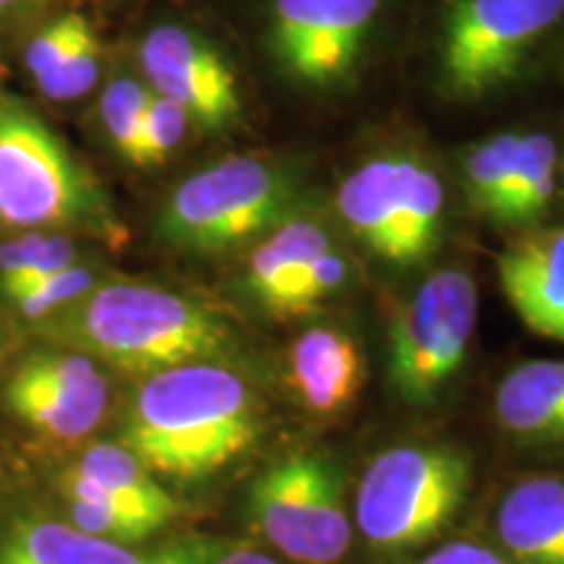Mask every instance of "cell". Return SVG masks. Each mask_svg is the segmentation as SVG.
I'll return each instance as SVG.
<instances>
[{
  "label": "cell",
  "instance_id": "6da1fadb",
  "mask_svg": "<svg viewBox=\"0 0 564 564\" xmlns=\"http://www.w3.org/2000/svg\"><path fill=\"white\" fill-rule=\"evenodd\" d=\"M42 322L47 340L133 377L220 364L236 348V329L220 312L154 282H97Z\"/></svg>",
  "mask_w": 564,
  "mask_h": 564
},
{
  "label": "cell",
  "instance_id": "7a4b0ae2",
  "mask_svg": "<svg viewBox=\"0 0 564 564\" xmlns=\"http://www.w3.org/2000/svg\"><path fill=\"white\" fill-rule=\"evenodd\" d=\"M257 434V400L241 373L186 364L141 379L118 444L152 474L194 481L236 460Z\"/></svg>",
  "mask_w": 564,
  "mask_h": 564
},
{
  "label": "cell",
  "instance_id": "3957f363",
  "mask_svg": "<svg viewBox=\"0 0 564 564\" xmlns=\"http://www.w3.org/2000/svg\"><path fill=\"white\" fill-rule=\"evenodd\" d=\"M0 228H76L105 241L123 232L102 183L11 95H0Z\"/></svg>",
  "mask_w": 564,
  "mask_h": 564
},
{
  "label": "cell",
  "instance_id": "277c9868",
  "mask_svg": "<svg viewBox=\"0 0 564 564\" xmlns=\"http://www.w3.org/2000/svg\"><path fill=\"white\" fill-rule=\"evenodd\" d=\"M299 183L262 154H232L188 175L158 217L160 238L186 253H223L264 238L295 215Z\"/></svg>",
  "mask_w": 564,
  "mask_h": 564
},
{
  "label": "cell",
  "instance_id": "5b68a950",
  "mask_svg": "<svg viewBox=\"0 0 564 564\" xmlns=\"http://www.w3.org/2000/svg\"><path fill=\"white\" fill-rule=\"evenodd\" d=\"M470 463L447 444L379 453L356 491V523L371 546L403 552L432 541L465 502Z\"/></svg>",
  "mask_w": 564,
  "mask_h": 564
},
{
  "label": "cell",
  "instance_id": "8992f818",
  "mask_svg": "<svg viewBox=\"0 0 564 564\" xmlns=\"http://www.w3.org/2000/svg\"><path fill=\"white\" fill-rule=\"evenodd\" d=\"M562 17L564 0H447L436 37L442 89L481 100L507 87Z\"/></svg>",
  "mask_w": 564,
  "mask_h": 564
},
{
  "label": "cell",
  "instance_id": "52a82bcc",
  "mask_svg": "<svg viewBox=\"0 0 564 564\" xmlns=\"http://www.w3.org/2000/svg\"><path fill=\"white\" fill-rule=\"evenodd\" d=\"M478 319V288L460 267L415 288L390 327V384L411 405L434 403L460 371Z\"/></svg>",
  "mask_w": 564,
  "mask_h": 564
},
{
  "label": "cell",
  "instance_id": "ba28073f",
  "mask_svg": "<svg viewBox=\"0 0 564 564\" xmlns=\"http://www.w3.org/2000/svg\"><path fill=\"white\" fill-rule=\"evenodd\" d=\"M249 510L270 544L303 564H335L350 546L343 476L319 453H293L253 478Z\"/></svg>",
  "mask_w": 564,
  "mask_h": 564
},
{
  "label": "cell",
  "instance_id": "9c48e42d",
  "mask_svg": "<svg viewBox=\"0 0 564 564\" xmlns=\"http://www.w3.org/2000/svg\"><path fill=\"white\" fill-rule=\"evenodd\" d=\"M382 0H272L270 51L288 79L329 89L348 79L371 37Z\"/></svg>",
  "mask_w": 564,
  "mask_h": 564
},
{
  "label": "cell",
  "instance_id": "30bf717a",
  "mask_svg": "<svg viewBox=\"0 0 564 564\" xmlns=\"http://www.w3.org/2000/svg\"><path fill=\"white\" fill-rule=\"evenodd\" d=\"M3 398L34 432L82 440L102 423L110 384L100 364L79 350H40L11 371Z\"/></svg>",
  "mask_w": 564,
  "mask_h": 564
},
{
  "label": "cell",
  "instance_id": "8fae6325",
  "mask_svg": "<svg viewBox=\"0 0 564 564\" xmlns=\"http://www.w3.org/2000/svg\"><path fill=\"white\" fill-rule=\"evenodd\" d=\"M139 63L150 89L178 102L202 131L220 133L241 118L236 74L199 32L181 24L154 26L141 40Z\"/></svg>",
  "mask_w": 564,
  "mask_h": 564
},
{
  "label": "cell",
  "instance_id": "7c38bea8",
  "mask_svg": "<svg viewBox=\"0 0 564 564\" xmlns=\"http://www.w3.org/2000/svg\"><path fill=\"white\" fill-rule=\"evenodd\" d=\"M217 541L186 539L162 549L100 539L55 518H19L0 535V564H209Z\"/></svg>",
  "mask_w": 564,
  "mask_h": 564
},
{
  "label": "cell",
  "instance_id": "4fadbf2b",
  "mask_svg": "<svg viewBox=\"0 0 564 564\" xmlns=\"http://www.w3.org/2000/svg\"><path fill=\"white\" fill-rule=\"evenodd\" d=\"M512 312L535 335L564 343V225L520 232L497 259Z\"/></svg>",
  "mask_w": 564,
  "mask_h": 564
},
{
  "label": "cell",
  "instance_id": "5bb4252c",
  "mask_svg": "<svg viewBox=\"0 0 564 564\" xmlns=\"http://www.w3.org/2000/svg\"><path fill=\"white\" fill-rule=\"evenodd\" d=\"M288 382L312 413H340L361 392L364 356L343 329L312 327L288 350Z\"/></svg>",
  "mask_w": 564,
  "mask_h": 564
},
{
  "label": "cell",
  "instance_id": "9a60e30c",
  "mask_svg": "<svg viewBox=\"0 0 564 564\" xmlns=\"http://www.w3.org/2000/svg\"><path fill=\"white\" fill-rule=\"evenodd\" d=\"M497 535L514 564H564V478L512 486L499 502Z\"/></svg>",
  "mask_w": 564,
  "mask_h": 564
},
{
  "label": "cell",
  "instance_id": "2e32d148",
  "mask_svg": "<svg viewBox=\"0 0 564 564\" xmlns=\"http://www.w3.org/2000/svg\"><path fill=\"white\" fill-rule=\"evenodd\" d=\"M494 411L507 434L528 444H564V361L514 366L494 394Z\"/></svg>",
  "mask_w": 564,
  "mask_h": 564
},
{
  "label": "cell",
  "instance_id": "e0dca14e",
  "mask_svg": "<svg viewBox=\"0 0 564 564\" xmlns=\"http://www.w3.org/2000/svg\"><path fill=\"white\" fill-rule=\"evenodd\" d=\"M327 246L333 241L322 223L291 215L253 246L246 264V288L267 312L280 314L282 301L293 291L303 270Z\"/></svg>",
  "mask_w": 564,
  "mask_h": 564
},
{
  "label": "cell",
  "instance_id": "ac0fdd59",
  "mask_svg": "<svg viewBox=\"0 0 564 564\" xmlns=\"http://www.w3.org/2000/svg\"><path fill=\"white\" fill-rule=\"evenodd\" d=\"M400 202V154L358 165L337 192V212L366 249L390 262Z\"/></svg>",
  "mask_w": 564,
  "mask_h": 564
},
{
  "label": "cell",
  "instance_id": "d6986e66",
  "mask_svg": "<svg viewBox=\"0 0 564 564\" xmlns=\"http://www.w3.org/2000/svg\"><path fill=\"white\" fill-rule=\"evenodd\" d=\"M444 186L432 167L400 154V202L394 223L392 264H421L432 257L442 236Z\"/></svg>",
  "mask_w": 564,
  "mask_h": 564
},
{
  "label": "cell",
  "instance_id": "ffe728a7",
  "mask_svg": "<svg viewBox=\"0 0 564 564\" xmlns=\"http://www.w3.org/2000/svg\"><path fill=\"white\" fill-rule=\"evenodd\" d=\"M70 474L87 478L141 518L165 528L178 514V502L154 481V474L123 444H95L70 465Z\"/></svg>",
  "mask_w": 564,
  "mask_h": 564
},
{
  "label": "cell",
  "instance_id": "44dd1931",
  "mask_svg": "<svg viewBox=\"0 0 564 564\" xmlns=\"http://www.w3.org/2000/svg\"><path fill=\"white\" fill-rule=\"evenodd\" d=\"M525 133L505 131L470 147L463 160V181L470 207L491 220L502 223L507 202H510L514 173H518L520 152Z\"/></svg>",
  "mask_w": 564,
  "mask_h": 564
},
{
  "label": "cell",
  "instance_id": "7402d4cb",
  "mask_svg": "<svg viewBox=\"0 0 564 564\" xmlns=\"http://www.w3.org/2000/svg\"><path fill=\"white\" fill-rule=\"evenodd\" d=\"M61 489L68 502L70 525H76L84 533L121 541V544H139V541H147L160 531L158 523L141 518L100 486L70 474V470L63 474Z\"/></svg>",
  "mask_w": 564,
  "mask_h": 564
},
{
  "label": "cell",
  "instance_id": "603a6c76",
  "mask_svg": "<svg viewBox=\"0 0 564 564\" xmlns=\"http://www.w3.org/2000/svg\"><path fill=\"white\" fill-rule=\"evenodd\" d=\"M556 175H560V147L554 137L544 131L525 133L502 223L533 225L541 220L556 196Z\"/></svg>",
  "mask_w": 564,
  "mask_h": 564
},
{
  "label": "cell",
  "instance_id": "cb8c5ba5",
  "mask_svg": "<svg viewBox=\"0 0 564 564\" xmlns=\"http://www.w3.org/2000/svg\"><path fill=\"white\" fill-rule=\"evenodd\" d=\"M150 97L152 89L133 76H118L108 84L100 100V118L110 144L131 165H137L141 126H144Z\"/></svg>",
  "mask_w": 564,
  "mask_h": 564
},
{
  "label": "cell",
  "instance_id": "d4e9b609",
  "mask_svg": "<svg viewBox=\"0 0 564 564\" xmlns=\"http://www.w3.org/2000/svg\"><path fill=\"white\" fill-rule=\"evenodd\" d=\"M97 285V272L89 264H70L66 270L51 274V278L40 280L37 285L26 288L19 295H13L9 301L24 319L42 322L47 316L61 312V308L70 306L74 301H79L82 295H87L91 288Z\"/></svg>",
  "mask_w": 564,
  "mask_h": 564
},
{
  "label": "cell",
  "instance_id": "484cf974",
  "mask_svg": "<svg viewBox=\"0 0 564 564\" xmlns=\"http://www.w3.org/2000/svg\"><path fill=\"white\" fill-rule=\"evenodd\" d=\"M188 126H194L192 118H188V112L178 102L152 91L144 126H141L137 167H158L162 162L171 160L183 144Z\"/></svg>",
  "mask_w": 564,
  "mask_h": 564
},
{
  "label": "cell",
  "instance_id": "4316f807",
  "mask_svg": "<svg viewBox=\"0 0 564 564\" xmlns=\"http://www.w3.org/2000/svg\"><path fill=\"white\" fill-rule=\"evenodd\" d=\"M350 278V262L343 251H337L335 246L316 253L312 264L303 270V274L295 282V288L288 293V299L282 301L278 316H293V314H306L312 308L322 306L324 301H329L345 288V282Z\"/></svg>",
  "mask_w": 564,
  "mask_h": 564
},
{
  "label": "cell",
  "instance_id": "83f0119b",
  "mask_svg": "<svg viewBox=\"0 0 564 564\" xmlns=\"http://www.w3.org/2000/svg\"><path fill=\"white\" fill-rule=\"evenodd\" d=\"M100 61H102V42L95 26H87L84 34L76 42L66 61L53 70L51 76L37 82V89L45 97L58 102L76 100V97L87 95V91L97 84L100 76Z\"/></svg>",
  "mask_w": 564,
  "mask_h": 564
},
{
  "label": "cell",
  "instance_id": "f1b7e54d",
  "mask_svg": "<svg viewBox=\"0 0 564 564\" xmlns=\"http://www.w3.org/2000/svg\"><path fill=\"white\" fill-rule=\"evenodd\" d=\"M89 24L91 21L84 17V13L68 11L63 13V17L53 19L51 24L42 26V30L34 34L24 55L26 70H30L34 84L45 79V76H51L53 70L68 58Z\"/></svg>",
  "mask_w": 564,
  "mask_h": 564
},
{
  "label": "cell",
  "instance_id": "f546056e",
  "mask_svg": "<svg viewBox=\"0 0 564 564\" xmlns=\"http://www.w3.org/2000/svg\"><path fill=\"white\" fill-rule=\"evenodd\" d=\"M76 257H79V249H76V243L70 241V238L47 236L45 243H42L40 253L34 257V262L26 267L24 272L17 274V278L0 285V295H3L6 301H11L13 295L26 291V288L37 285L40 280L51 278V274L66 270V267H70V264H76Z\"/></svg>",
  "mask_w": 564,
  "mask_h": 564
},
{
  "label": "cell",
  "instance_id": "4dcf8cb0",
  "mask_svg": "<svg viewBox=\"0 0 564 564\" xmlns=\"http://www.w3.org/2000/svg\"><path fill=\"white\" fill-rule=\"evenodd\" d=\"M47 232H40V230H32V232H24V236L13 238V241L0 246V285L3 282H9L21 274L34 262V257H37L42 243H45Z\"/></svg>",
  "mask_w": 564,
  "mask_h": 564
},
{
  "label": "cell",
  "instance_id": "1f68e13d",
  "mask_svg": "<svg viewBox=\"0 0 564 564\" xmlns=\"http://www.w3.org/2000/svg\"><path fill=\"white\" fill-rule=\"evenodd\" d=\"M415 564H514L507 556L497 554L489 546L474 544V541H453V544H444L434 549L432 554H426Z\"/></svg>",
  "mask_w": 564,
  "mask_h": 564
},
{
  "label": "cell",
  "instance_id": "d6a6232c",
  "mask_svg": "<svg viewBox=\"0 0 564 564\" xmlns=\"http://www.w3.org/2000/svg\"><path fill=\"white\" fill-rule=\"evenodd\" d=\"M209 564H280V562L272 560V556L262 554V552H253V549H246V546H223V544H217Z\"/></svg>",
  "mask_w": 564,
  "mask_h": 564
},
{
  "label": "cell",
  "instance_id": "836d02e7",
  "mask_svg": "<svg viewBox=\"0 0 564 564\" xmlns=\"http://www.w3.org/2000/svg\"><path fill=\"white\" fill-rule=\"evenodd\" d=\"M19 3H21V0H0V13L13 9V6H19Z\"/></svg>",
  "mask_w": 564,
  "mask_h": 564
}]
</instances>
